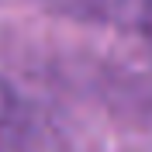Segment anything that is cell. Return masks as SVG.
Here are the masks:
<instances>
[{"label": "cell", "instance_id": "cell-1", "mask_svg": "<svg viewBox=\"0 0 152 152\" xmlns=\"http://www.w3.org/2000/svg\"><path fill=\"white\" fill-rule=\"evenodd\" d=\"M52 7L66 10L73 18H94V21H111L121 14V7H128L132 0H48Z\"/></svg>", "mask_w": 152, "mask_h": 152}, {"label": "cell", "instance_id": "cell-2", "mask_svg": "<svg viewBox=\"0 0 152 152\" xmlns=\"http://www.w3.org/2000/svg\"><path fill=\"white\" fill-rule=\"evenodd\" d=\"M142 31L152 45V0H142Z\"/></svg>", "mask_w": 152, "mask_h": 152}]
</instances>
